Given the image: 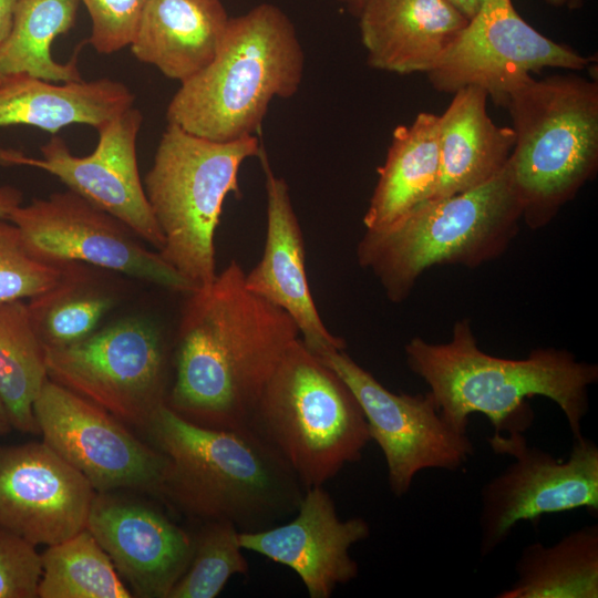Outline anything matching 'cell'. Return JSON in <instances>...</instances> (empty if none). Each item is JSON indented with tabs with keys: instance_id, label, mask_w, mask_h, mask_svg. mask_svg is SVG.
I'll return each mask as SVG.
<instances>
[{
	"instance_id": "6da1fadb",
	"label": "cell",
	"mask_w": 598,
	"mask_h": 598,
	"mask_svg": "<svg viewBox=\"0 0 598 598\" xmlns=\"http://www.w3.org/2000/svg\"><path fill=\"white\" fill-rule=\"evenodd\" d=\"M187 295L166 405L203 426L249 430L265 385L300 337L298 328L246 287L235 260L210 286Z\"/></svg>"
},
{
	"instance_id": "7a4b0ae2",
	"label": "cell",
	"mask_w": 598,
	"mask_h": 598,
	"mask_svg": "<svg viewBox=\"0 0 598 598\" xmlns=\"http://www.w3.org/2000/svg\"><path fill=\"white\" fill-rule=\"evenodd\" d=\"M143 429L167 461L159 497L187 517L257 532L297 512L305 487L251 430L203 426L166 404Z\"/></svg>"
},
{
	"instance_id": "3957f363",
	"label": "cell",
	"mask_w": 598,
	"mask_h": 598,
	"mask_svg": "<svg viewBox=\"0 0 598 598\" xmlns=\"http://www.w3.org/2000/svg\"><path fill=\"white\" fill-rule=\"evenodd\" d=\"M410 370L429 386L442 416L467 433L468 416L485 415L494 433L523 432L533 421L527 399L540 395L563 411L573 437L581 434L588 390L598 365L563 349L538 348L525 359L491 355L477 346L467 319L457 321L444 343L411 339L404 348Z\"/></svg>"
},
{
	"instance_id": "277c9868",
	"label": "cell",
	"mask_w": 598,
	"mask_h": 598,
	"mask_svg": "<svg viewBox=\"0 0 598 598\" xmlns=\"http://www.w3.org/2000/svg\"><path fill=\"white\" fill-rule=\"evenodd\" d=\"M303 68L293 23L279 7L260 3L230 17L214 59L169 101L167 124L218 142L255 135L270 102L297 93Z\"/></svg>"
},
{
	"instance_id": "5b68a950",
	"label": "cell",
	"mask_w": 598,
	"mask_h": 598,
	"mask_svg": "<svg viewBox=\"0 0 598 598\" xmlns=\"http://www.w3.org/2000/svg\"><path fill=\"white\" fill-rule=\"evenodd\" d=\"M522 205L508 164L468 190L427 199L357 247L361 267L393 302L408 298L424 270L436 265L476 267L503 254L516 235Z\"/></svg>"
},
{
	"instance_id": "8992f818",
	"label": "cell",
	"mask_w": 598,
	"mask_h": 598,
	"mask_svg": "<svg viewBox=\"0 0 598 598\" xmlns=\"http://www.w3.org/2000/svg\"><path fill=\"white\" fill-rule=\"evenodd\" d=\"M515 144L507 161L530 228L549 223L598 166V83L574 74L533 76L505 105Z\"/></svg>"
},
{
	"instance_id": "52a82bcc",
	"label": "cell",
	"mask_w": 598,
	"mask_h": 598,
	"mask_svg": "<svg viewBox=\"0 0 598 598\" xmlns=\"http://www.w3.org/2000/svg\"><path fill=\"white\" fill-rule=\"evenodd\" d=\"M249 430L280 456L305 489L323 486L360 461L371 441L352 391L300 337L265 385Z\"/></svg>"
},
{
	"instance_id": "ba28073f",
	"label": "cell",
	"mask_w": 598,
	"mask_h": 598,
	"mask_svg": "<svg viewBox=\"0 0 598 598\" xmlns=\"http://www.w3.org/2000/svg\"><path fill=\"white\" fill-rule=\"evenodd\" d=\"M256 135L218 142L167 124L143 186L164 237L161 257L193 287L215 280L214 237L227 195L240 193L238 172L258 156Z\"/></svg>"
},
{
	"instance_id": "9c48e42d",
	"label": "cell",
	"mask_w": 598,
	"mask_h": 598,
	"mask_svg": "<svg viewBox=\"0 0 598 598\" xmlns=\"http://www.w3.org/2000/svg\"><path fill=\"white\" fill-rule=\"evenodd\" d=\"M44 350L50 380L120 420L144 427L166 404L168 348L144 320L125 319L79 342Z\"/></svg>"
},
{
	"instance_id": "30bf717a",
	"label": "cell",
	"mask_w": 598,
	"mask_h": 598,
	"mask_svg": "<svg viewBox=\"0 0 598 598\" xmlns=\"http://www.w3.org/2000/svg\"><path fill=\"white\" fill-rule=\"evenodd\" d=\"M566 461L529 446L523 432L493 433L496 454L514 458L481 489L480 555L504 544L522 520L536 525L547 514L577 508L598 513V446L584 435L573 437Z\"/></svg>"
},
{
	"instance_id": "8fae6325",
	"label": "cell",
	"mask_w": 598,
	"mask_h": 598,
	"mask_svg": "<svg viewBox=\"0 0 598 598\" xmlns=\"http://www.w3.org/2000/svg\"><path fill=\"white\" fill-rule=\"evenodd\" d=\"M8 220L18 227L28 252L39 260L89 264L175 292L194 291L126 225L69 189L18 206Z\"/></svg>"
},
{
	"instance_id": "7c38bea8",
	"label": "cell",
	"mask_w": 598,
	"mask_h": 598,
	"mask_svg": "<svg viewBox=\"0 0 598 598\" xmlns=\"http://www.w3.org/2000/svg\"><path fill=\"white\" fill-rule=\"evenodd\" d=\"M317 355L358 400L370 439L383 453L389 487L395 497L409 492L421 471H457L474 454L467 433L457 431L442 416L430 392L393 393L344 350L330 349Z\"/></svg>"
},
{
	"instance_id": "4fadbf2b",
	"label": "cell",
	"mask_w": 598,
	"mask_h": 598,
	"mask_svg": "<svg viewBox=\"0 0 598 598\" xmlns=\"http://www.w3.org/2000/svg\"><path fill=\"white\" fill-rule=\"evenodd\" d=\"M33 413L43 442L96 493L135 489L159 496L165 456L113 414L50 379L34 401Z\"/></svg>"
},
{
	"instance_id": "5bb4252c",
	"label": "cell",
	"mask_w": 598,
	"mask_h": 598,
	"mask_svg": "<svg viewBox=\"0 0 598 598\" xmlns=\"http://www.w3.org/2000/svg\"><path fill=\"white\" fill-rule=\"evenodd\" d=\"M594 59L553 41L528 24L512 0H484L453 45L427 75L443 93L474 85L497 105L509 93L546 68L584 70Z\"/></svg>"
},
{
	"instance_id": "9a60e30c",
	"label": "cell",
	"mask_w": 598,
	"mask_h": 598,
	"mask_svg": "<svg viewBox=\"0 0 598 598\" xmlns=\"http://www.w3.org/2000/svg\"><path fill=\"white\" fill-rule=\"evenodd\" d=\"M143 115L134 106L96 131L95 150L85 156L72 154L56 134L40 147L42 157L0 147V165L30 166L58 177L69 190L126 225L157 250L164 237L147 200L140 176L136 141Z\"/></svg>"
},
{
	"instance_id": "2e32d148",
	"label": "cell",
	"mask_w": 598,
	"mask_h": 598,
	"mask_svg": "<svg viewBox=\"0 0 598 598\" xmlns=\"http://www.w3.org/2000/svg\"><path fill=\"white\" fill-rule=\"evenodd\" d=\"M95 493L43 441L0 446V527L34 546L85 529Z\"/></svg>"
},
{
	"instance_id": "e0dca14e",
	"label": "cell",
	"mask_w": 598,
	"mask_h": 598,
	"mask_svg": "<svg viewBox=\"0 0 598 598\" xmlns=\"http://www.w3.org/2000/svg\"><path fill=\"white\" fill-rule=\"evenodd\" d=\"M85 528L142 598H168L193 555L192 534L153 504L117 491L95 493Z\"/></svg>"
},
{
	"instance_id": "ac0fdd59",
	"label": "cell",
	"mask_w": 598,
	"mask_h": 598,
	"mask_svg": "<svg viewBox=\"0 0 598 598\" xmlns=\"http://www.w3.org/2000/svg\"><path fill=\"white\" fill-rule=\"evenodd\" d=\"M296 516L267 529L239 532L243 549L292 569L310 598H329L359 573L350 548L370 536L362 517L341 519L323 486L305 491Z\"/></svg>"
},
{
	"instance_id": "d6986e66",
	"label": "cell",
	"mask_w": 598,
	"mask_h": 598,
	"mask_svg": "<svg viewBox=\"0 0 598 598\" xmlns=\"http://www.w3.org/2000/svg\"><path fill=\"white\" fill-rule=\"evenodd\" d=\"M258 157L265 173L267 231L261 259L245 272V285L289 315L313 353L344 350V340L327 329L313 302L305 266L303 235L288 185L274 174L262 145Z\"/></svg>"
},
{
	"instance_id": "ffe728a7",
	"label": "cell",
	"mask_w": 598,
	"mask_h": 598,
	"mask_svg": "<svg viewBox=\"0 0 598 598\" xmlns=\"http://www.w3.org/2000/svg\"><path fill=\"white\" fill-rule=\"evenodd\" d=\"M358 17L368 64L399 74L429 73L468 22L446 0H369Z\"/></svg>"
},
{
	"instance_id": "44dd1931",
	"label": "cell",
	"mask_w": 598,
	"mask_h": 598,
	"mask_svg": "<svg viewBox=\"0 0 598 598\" xmlns=\"http://www.w3.org/2000/svg\"><path fill=\"white\" fill-rule=\"evenodd\" d=\"M229 19L221 0H147L128 47L136 60L182 83L214 59Z\"/></svg>"
},
{
	"instance_id": "7402d4cb",
	"label": "cell",
	"mask_w": 598,
	"mask_h": 598,
	"mask_svg": "<svg viewBox=\"0 0 598 598\" xmlns=\"http://www.w3.org/2000/svg\"><path fill=\"white\" fill-rule=\"evenodd\" d=\"M487 97L482 87L464 86L453 93L450 105L439 116V176L429 199L474 188L505 167L515 133L492 121Z\"/></svg>"
},
{
	"instance_id": "603a6c76",
	"label": "cell",
	"mask_w": 598,
	"mask_h": 598,
	"mask_svg": "<svg viewBox=\"0 0 598 598\" xmlns=\"http://www.w3.org/2000/svg\"><path fill=\"white\" fill-rule=\"evenodd\" d=\"M134 100L124 83L107 78L56 83L11 74L0 79V127L28 125L52 135L71 124L97 130Z\"/></svg>"
},
{
	"instance_id": "cb8c5ba5",
	"label": "cell",
	"mask_w": 598,
	"mask_h": 598,
	"mask_svg": "<svg viewBox=\"0 0 598 598\" xmlns=\"http://www.w3.org/2000/svg\"><path fill=\"white\" fill-rule=\"evenodd\" d=\"M439 116L421 112L392 134L384 164L363 217L367 230H381L427 200L439 176Z\"/></svg>"
},
{
	"instance_id": "d4e9b609",
	"label": "cell",
	"mask_w": 598,
	"mask_h": 598,
	"mask_svg": "<svg viewBox=\"0 0 598 598\" xmlns=\"http://www.w3.org/2000/svg\"><path fill=\"white\" fill-rule=\"evenodd\" d=\"M516 579L497 598H597L598 524L574 529L550 546H525Z\"/></svg>"
},
{
	"instance_id": "484cf974",
	"label": "cell",
	"mask_w": 598,
	"mask_h": 598,
	"mask_svg": "<svg viewBox=\"0 0 598 598\" xmlns=\"http://www.w3.org/2000/svg\"><path fill=\"white\" fill-rule=\"evenodd\" d=\"M79 0H21L13 23L0 43V79L28 74L38 79L65 83L83 80L78 55L66 63L51 54L53 40L75 24Z\"/></svg>"
},
{
	"instance_id": "4316f807",
	"label": "cell",
	"mask_w": 598,
	"mask_h": 598,
	"mask_svg": "<svg viewBox=\"0 0 598 598\" xmlns=\"http://www.w3.org/2000/svg\"><path fill=\"white\" fill-rule=\"evenodd\" d=\"M49 379L45 350L22 300L0 303V398L12 429L38 434L34 401Z\"/></svg>"
},
{
	"instance_id": "83f0119b",
	"label": "cell",
	"mask_w": 598,
	"mask_h": 598,
	"mask_svg": "<svg viewBox=\"0 0 598 598\" xmlns=\"http://www.w3.org/2000/svg\"><path fill=\"white\" fill-rule=\"evenodd\" d=\"M114 297L79 262L62 265L58 282L31 298L28 309L44 347H64L93 332Z\"/></svg>"
},
{
	"instance_id": "f1b7e54d",
	"label": "cell",
	"mask_w": 598,
	"mask_h": 598,
	"mask_svg": "<svg viewBox=\"0 0 598 598\" xmlns=\"http://www.w3.org/2000/svg\"><path fill=\"white\" fill-rule=\"evenodd\" d=\"M40 598H131L112 560L85 528L41 554Z\"/></svg>"
},
{
	"instance_id": "f546056e",
	"label": "cell",
	"mask_w": 598,
	"mask_h": 598,
	"mask_svg": "<svg viewBox=\"0 0 598 598\" xmlns=\"http://www.w3.org/2000/svg\"><path fill=\"white\" fill-rule=\"evenodd\" d=\"M247 573L237 527L226 520L205 522L194 536L189 565L168 598H214L234 575Z\"/></svg>"
},
{
	"instance_id": "4dcf8cb0",
	"label": "cell",
	"mask_w": 598,
	"mask_h": 598,
	"mask_svg": "<svg viewBox=\"0 0 598 598\" xmlns=\"http://www.w3.org/2000/svg\"><path fill=\"white\" fill-rule=\"evenodd\" d=\"M61 274L62 265L32 257L18 227L0 219V303L31 299L54 286Z\"/></svg>"
},
{
	"instance_id": "1f68e13d",
	"label": "cell",
	"mask_w": 598,
	"mask_h": 598,
	"mask_svg": "<svg viewBox=\"0 0 598 598\" xmlns=\"http://www.w3.org/2000/svg\"><path fill=\"white\" fill-rule=\"evenodd\" d=\"M91 19L87 39L94 50L111 54L128 47L147 0H79Z\"/></svg>"
},
{
	"instance_id": "d6a6232c",
	"label": "cell",
	"mask_w": 598,
	"mask_h": 598,
	"mask_svg": "<svg viewBox=\"0 0 598 598\" xmlns=\"http://www.w3.org/2000/svg\"><path fill=\"white\" fill-rule=\"evenodd\" d=\"M41 554L22 537L0 527V598H35Z\"/></svg>"
},
{
	"instance_id": "836d02e7",
	"label": "cell",
	"mask_w": 598,
	"mask_h": 598,
	"mask_svg": "<svg viewBox=\"0 0 598 598\" xmlns=\"http://www.w3.org/2000/svg\"><path fill=\"white\" fill-rule=\"evenodd\" d=\"M23 194L10 185H0V219H8L18 206L22 205Z\"/></svg>"
},
{
	"instance_id": "e575fe53",
	"label": "cell",
	"mask_w": 598,
	"mask_h": 598,
	"mask_svg": "<svg viewBox=\"0 0 598 598\" xmlns=\"http://www.w3.org/2000/svg\"><path fill=\"white\" fill-rule=\"evenodd\" d=\"M21 0H0V43L11 30L16 10Z\"/></svg>"
},
{
	"instance_id": "d590c367",
	"label": "cell",
	"mask_w": 598,
	"mask_h": 598,
	"mask_svg": "<svg viewBox=\"0 0 598 598\" xmlns=\"http://www.w3.org/2000/svg\"><path fill=\"white\" fill-rule=\"evenodd\" d=\"M467 20L472 19L481 9L484 0H446Z\"/></svg>"
},
{
	"instance_id": "8d00e7d4",
	"label": "cell",
	"mask_w": 598,
	"mask_h": 598,
	"mask_svg": "<svg viewBox=\"0 0 598 598\" xmlns=\"http://www.w3.org/2000/svg\"><path fill=\"white\" fill-rule=\"evenodd\" d=\"M12 429L7 409L0 398V435L8 434Z\"/></svg>"
},
{
	"instance_id": "74e56055",
	"label": "cell",
	"mask_w": 598,
	"mask_h": 598,
	"mask_svg": "<svg viewBox=\"0 0 598 598\" xmlns=\"http://www.w3.org/2000/svg\"><path fill=\"white\" fill-rule=\"evenodd\" d=\"M355 16H359L360 11L369 0H339Z\"/></svg>"
},
{
	"instance_id": "f35d334b",
	"label": "cell",
	"mask_w": 598,
	"mask_h": 598,
	"mask_svg": "<svg viewBox=\"0 0 598 598\" xmlns=\"http://www.w3.org/2000/svg\"><path fill=\"white\" fill-rule=\"evenodd\" d=\"M585 1L586 0H567L565 6L570 10H577L585 4Z\"/></svg>"
},
{
	"instance_id": "ab89813d",
	"label": "cell",
	"mask_w": 598,
	"mask_h": 598,
	"mask_svg": "<svg viewBox=\"0 0 598 598\" xmlns=\"http://www.w3.org/2000/svg\"><path fill=\"white\" fill-rule=\"evenodd\" d=\"M567 0H545V2L553 7H563L566 4Z\"/></svg>"
}]
</instances>
